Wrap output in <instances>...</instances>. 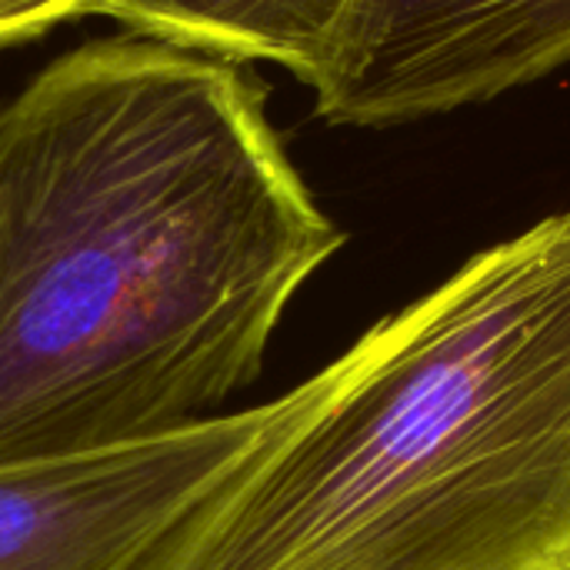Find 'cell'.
I'll return each mask as SVG.
<instances>
[{
  "label": "cell",
  "mask_w": 570,
  "mask_h": 570,
  "mask_svg": "<svg viewBox=\"0 0 570 570\" xmlns=\"http://www.w3.org/2000/svg\"><path fill=\"white\" fill-rule=\"evenodd\" d=\"M341 247L234 60L57 57L0 107V468L224 414Z\"/></svg>",
  "instance_id": "cell-1"
},
{
  "label": "cell",
  "mask_w": 570,
  "mask_h": 570,
  "mask_svg": "<svg viewBox=\"0 0 570 570\" xmlns=\"http://www.w3.org/2000/svg\"><path fill=\"white\" fill-rule=\"evenodd\" d=\"M127 570H570V210L281 394Z\"/></svg>",
  "instance_id": "cell-2"
},
{
  "label": "cell",
  "mask_w": 570,
  "mask_h": 570,
  "mask_svg": "<svg viewBox=\"0 0 570 570\" xmlns=\"http://www.w3.org/2000/svg\"><path fill=\"white\" fill-rule=\"evenodd\" d=\"M284 401L0 468V570H127L277 424Z\"/></svg>",
  "instance_id": "cell-3"
},
{
  "label": "cell",
  "mask_w": 570,
  "mask_h": 570,
  "mask_svg": "<svg viewBox=\"0 0 570 570\" xmlns=\"http://www.w3.org/2000/svg\"><path fill=\"white\" fill-rule=\"evenodd\" d=\"M570 63V0H354L317 114L401 127L488 104Z\"/></svg>",
  "instance_id": "cell-4"
},
{
  "label": "cell",
  "mask_w": 570,
  "mask_h": 570,
  "mask_svg": "<svg viewBox=\"0 0 570 570\" xmlns=\"http://www.w3.org/2000/svg\"><path fill=\"white\" fill-rule=\"evenodd\" d=\"M354 0H97L134 33L220 60H274L317 83Z\"/></svg>",
  "instance_id": "cell-5"
},
{
  "label": "cell",
  "mask_w": 570,
  "mask_h": 570,
  "mask_svg": "<svg viewBox=\"0 0 570 570\" xmlns=\"http://www.w3.org/2000/svg\"><path fill=\"white\" fill-rule=\"evenodd\" d=\"M77 13H97V0H0V47L40 37Z\"/></svg>",
  "instance_id": "cell-6"
}]
</instances>
